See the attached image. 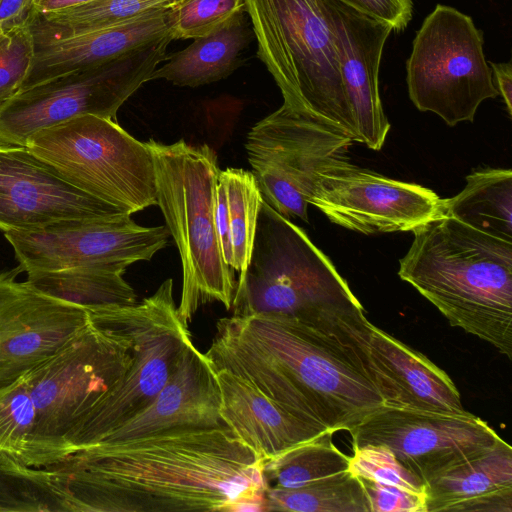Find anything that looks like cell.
<instances>
[{
	"instance_id": "obj_21",
	"label": "cell",
	"mask_w": 512,
	"mask_h": 512,
	"mask_svg": "<svg viewBox=\"0 0 512 512\" xmlns=\"http://www.w3.org/2000/svg\"><path fill=\"white\" fill-rule=\"evenodd\" d=\"M173 8L104 29L34 40L32 62L21 90L107 62L171 35Z\"/></svg>"
},
{
	"instance_id": "obj_20",
	"label": "cell",
	"mask_w": 512,
	"mask_h": 512,
	"mask_svg": "<svg viewBox=\"0 0 512 512\" xmlns=\"http://www.w3.org/2000/svg\"><path fill=\"white\" fill-rule=\"evenodd\" d=\"M367 365L384 406L466 412L456 385L445 371L373 324L367 343Z\"/></svg>"
},
{
	"instance_id": "obj_24",
	"label": "cell",
	"mask_w": 512,
	"mask_h": 512,
	"mask_svg": "<svg viewBox=\"0 0 512 512\" xmlns=\"http://www.w3.org/2000/svg\"><path fill=\"white\" fill-rule=\"evenodd\" d=\"M251 34L244 11L239 12L220 29L194 39L185 49L166 57L150 80L164 79L181 87L222 80L242 65L241 55Z\"/></svg>"
},
{
	"instance_id": "obj_1",
	"label": "cell",
	"mask_w": 512,
	"mask_h": 512,
	"mask_svg": "<svg viewBox=\"0 0 512 512\" xmlns=\"http://www.w3.org/2000/svg\"><path fill=\"white\" fill-rule=\"evenodd\" d=\"M362 305L306 317H225L205 353L302 422L349 431L384 406L367 365L371 324Z\"/></svg>"
},
{
	"instance_id": "obj_33",
	"label": "cell",
	"mask_w": 512,
	"mask_h": 512,
	"mask_svg": "<svg viewBox=\"0 0 512 512\" xmlns=\"http://www.w3.org/2000/svg\"><path fill=\"white\" fill-rule=\"evenodd\" d=\"M352 449L348 470L355 476L413 493L426 494L425 483L410 472L387 447L367 444Z\"/></svg>"
},
{
	"instance_id": "obj_28",
	"label": "cell",
	"mask_w": 512,
	"mask_h": 512,
	"mask_svg": "<svg viewBox=\"0 0 512 512\" xmlns=\"http://www.w3.org/2000/svg\"><path fill=\"white\" fill-rule=\"evenodd\" d=\"M264 511L371 512L362 481L349 470L299 488L268 487Z\"/></svg>"
},
{
	"instance_id": "obj_9",
	"label": "cell",
	"mask_w": 512,
	"mask_h": 512,
	"mask_svg": "<svg viewBox=\"0 0 512 512\" xmlns=\"http://www.w3.org/2000/svg\"><path fill=\"white\" fill-rule=\"evenodd\" d=\"M472 18L437 4L417 31L406 62L409 98L447 125L473 121L479 106L499 96Z\"/></svg>"
},
{
	"instance_id": "obj_23",
	"label": "cell",
	"mask_w": 512,
	"mask_h": 512,
	"mask_svg": "<svg viewBox=\"0 0 512 512\" xmlns=\"http://www.w3.org/2000/svg\"><path fill=\"white\" fill-rule=\"evenodd\" d=\"M426 512H512V448H491L444 470L426 484Z\"/></svg>"
},
{
	"instance_id": "obj_39",
	"label": "cell",
	"mask_w": 512,
	"mask_h": 512,
	"mask_svg": "<svg viewBox=\"0 0 512 512\" xmlns=\"http://www.w3.org/2000/svg\"><path fill=\"white\" fill-rule=\"evenodd\" d=\"M493 77L497 83V90L502 96L509 116L512 115V67L508 63L489 62Z\"/></svg>"
},
{
	"instance_id": "obj_25",
	"label": "cell",
	"mask_w": 512,
	"mask_h": 512,
	"mask_svg": "<svg viewBox=\"0 0 512 512\" xmlns=\"http://www.w3.org/2000/svg\"><path fill=\"white\" fill-rule=\"evenodd\" d=\"M442 216L512 242V171L485 168L466 177L455 196L443 199Z\"/></svg>"
},
{
	"instance_id": "obj_16",
	"label": "cell",
	"mask_w": 512,
	"mask_h": 512,
	"mask_svg": "<svg viewBox=\"0 0 512 512\" xmlns=\"http://www.w3.org/2000/svg\"><path fill=\"white\" fill-rule=\"evenodd\" d=\"M0 272V388L47 360L89 323L86 309Z\"/></svg>"
},
{
	"instance_id": "obj_11",
	"label": "cell",
	"mask_w": 512,
	"mask_h": 512,
	"mask_svg": "<svg viewBox=\"0 0 512 512\" xmlns=\"http://www.w3.org/2000/svg\"><path fill=\"white\" fill-rule=\"evenodd\" d=\"M353 142L282 104L252 127L245 147L263 201L288 219L308 222L309 199L320 176L349 159Z\"/></svg>"
},
{
	"instance_id": "obj_19",
	"label": "cell",
	"mask_w": 512,
	"mask_h": 512,
	"mask_svg": "<svg viewBox=\"0 0 512 512\" xmlns=\"http://www.w3.org/2000/svg\"><path fill=\"white\" fill-rule=\"evenodd\" d=\"M220 403L215 371L206 355L191 342L152 402L96 445L227 427L219 412Z\"/></svg>"
},
{
	"instance_id": "obj_4",
	"label": "cell",
	"mask_w": 512,
	"mask_h": 512,
	"mask_svg": "<svg viewBox=\"0 0 512 512\" xmlns=\"http://www.w3.org/2000/svg\"><path fill=\"white\" fill-rule=\"evenodd\" d=\"M134 305L88 311L83 329L22 376L35 406L41 467L67 458L73 432L130 368Z\"/></svg>"
},
{
	"instance_id": "obj_3",
	"label": "cell",
	"mask_w": 512,
	"mask_h": 512,
	"mask_svg": "<svg viewBox=\"0 0 512 512\" xmlns=\"http://www.w3.org/2000/svg\"><path fill=\"white\" fill-rule=\"evenodd\" d=\"M399 277L459 327L512 358V242L439 216L414 231Z\"/></svg>"
},
{
	"instance_id": "obj_13",
	"label": "cell",
	"mask_w": 512,
	"mask_h": 512,
	"mask_svg": "<svg viewBox=\"0 0 512 512\" xmlns=\"http://www.w3.org/2000/svg\"><path fill=\"white\" fill-rule=\"evenodd\" d=\"M3 233L26 273L94 268L124 274L131 264L150 260L170 236L166 226H140L128 213Z\"/></svg>"
},
{
	"instance_id": "obj_8",
	"label": "cell",
	"mask_w": 512,
	"mask_h": 512,
	"mask_svg": "<svg viewBox=\"0 0 512 512\" xmlns=\"http://www.w3.org/2000/svg\"><path fill=\"white\" fill-rule=\"evenodd\" d=\"M25 146L75 187L131 215L157 205L152 154L115 120L74 117L33 133Z\"/></svg>"
},
{
	"instance_id": "obj_31",
	"label": "cell",
	"mask_w": 512,
	"mask_h": 512,
	"mask_svg": "<svg viewBox=\"0 0 512 512\" xmlns=\"http://www.w3.org/2000/svg\"><path fill=\"white\" fill-rule=\"evenodd\" d=\"M218 184L224 191L233 268L242 272L250 260L263 199L252 171L227 168L220 171Z\"/></svg>"
},
{
	"instance_id": "obj_6",
	"label": "cell",
	"mask_w": 512,
	"mask_h": 512,
	"mask_svg": "<svg viewBox=\"0 0 512 512\" xmlns=\"http://www.w3.org/2000/svg\"><path fill=\"white\" fill-rule=\"evenodd\" d=\"M283 105L359 142L324 0H244Z\"/></svg>"
},
{
	"instance_id": "obj_10",
	"label": "cell",
	"mask_w": 512,
	"mask_h": 512,
	"mask_svg": "<svg viewBox=\"0 0 512 512\" xmlns=\"http://www.w3.org/2000/svg\"><path fill=\"white\" fill-rule=\"evenodd\" d=\"M171 35L117 58L20 90L0 111V141L25 146L33 133L74 117L116 121L119 108L166 58Z\"/></svg>"
},
{
	"instance_id": "obj_5",
	"label": "cell",
	"mask_w": 512,
	"mask_h": 512,
	"mask_svg": "<svg viewBox=\"0 0 512 512\" xmlns=\"http://www.w3.org/2000/svg\"><path fill=\"white\" fill-rule=\"evenodd\" d=\"M154 162L157 206L178 248L182 264V293L177 307L188 326L197 310L217 301L232 307L237 281L223 257L216 228L219 167L208 145L184 140L145 142Z\"/></svg>"
},
{
	"instance_id": "obj_40",
	"label": "cell",
	"mask_w": 512,
	"mask_h": 512,
	"mask_svg": "<svg viewBox=\"0 0 512 512\" xmlns=\"http://www.w3.org/2000/svg\"><path fill=\"white\" fill-rule=\"evenodd\" d=\"M92 0H34L36 12L46 14L83 5Z\"/></svg>"
},
{
	"instance_id": "obj_29",
	"label": "cell",
	"mask_w": 512,
	"mask_h": 512,
	"mask_svg": "<svg viewBox=\"0 0 512 512\" xmlns=\"http://www.w3.org/2000/svg\"><path fill=\"white\" fill-rule=\"evenodd\" d=\"M326 433L264 463L267 488L293 489L339 475L349 469V459Z\"/></svg>"
},
{
	"instance_id": "obj_32",
	"label": "cell",
	"mask_w": 512,
	"mask_h": 512,
	"mask_svg": "<svg viewBox=\"0 0 512 512\" xmlns=\"http://www.w3.org/2000/svg\"><path fill=\"white\" fill-rule=\"evenodd\" d=\"M35 432V406L21 377L0 388V454L41 468Z\"/></svg>"
},
{
	"instance_id": "obj_36",
	"label": "cell",
	"mask_w": 512,
	"mask_h": 512,
	"mask_svg": "<svg viewBox=\"0 0 512 512\" xmlns=\"http://www.w3.org/2000/svg\"><path fill=\"white\" fill-rule=\"evenodd\" d=\"M360 480L365 488L371 512H426V494L413 493L365 479Z\"/></svg>"
},
{
	"instance_id": "obj_7",
	"label": "cell",
	"mask_w": 512,
	"mask_h": 512,
	"mask_svg": "<svg viewBox=\"0 0 512 512\" xmlns=\"http://www.w3.org/2000/svg\"><path fill=\"white\" fill-rule=\"evenodd\" d=\"M360 304L307 234L262 201L250 260L237 281L233 315L302 318Z\"/></svg>"
},
{
	"instance_id": "obj_26",
	"label": "cell",
	"mask_w": 512,
	"mask_h": 512,
	"mask_svg": "<svg viewBox=\"0 0 512 512\" xmlns=\"http://www.w3.org/2000/svg\"><path fill=\"white\" fill-rule=\"evenodd\" d=\"M30 285L40 292L87 311L134 305L137 296L123 273L94 268H73L27 273Z\"/></svg>"
},
{
	"instance_id": "obj_2",
	"label": "cell",
	"mask_w": 512,
	"mask_h": 512,
	"mask_svg": "<svg viewBox=\"0 0 512 512\" xmlns=\"http://www.w3.org/2000/svg\"><path fill=\"white\" fill-rule=\"evenodd\" d=\"M265 460L228 427L98 444L47 466L70 512L264 511Z\"/></svg>"
},
{
	"instance_id": "obj_17",
	"label": "cell",
	"mask_w": 512,
	"mask_h": 512,
	"mask_svg": "<svg viewBox=\"0 0 512 512\" xmlns=\"http://www.w3.org/2000/svg\"><path fill=\"white\" fill-rule=\"evenodd\" d=\"M125 213L69 183L26 146L0 141L1 231H33Z\"/></svg>"
},
{
	"instance_id": "obj_18",
	"label": "cell",
	"mask_w": 512,
	"mask_h": 512,
	"mask_svg": "<svg viewBox=\"0 0 512 512\" xmlns=\"http://www.w3.org/2000/svg\"><path fill=\"white\" fill-rule=\"evenodd\" d=\"M338 44L341 74L360 143L380 150L390 130L379 69L392 27L339 0H324Z\"/></svg>"
},
{
	"instance_id": "obj_22",
	"label": "cell",
	"mask_w": 512,
	"mask_h": 512,
	"mask_svg": "<svg viewBox=\"0 0 512 512\" xmlns=\"http://www.w3.org/2000/svg\"><path fill=\"white\" fill-rule=\"evenodd\" d=\"M220 415L233 434L259 458L274 459L322 432L295 418L250 384L225 369L214 370Z\"/></svg>"
},
{
	"instance_id": "obj_35",
	"label": "cell",
	"mask_w": 512,
	"mask_h": 512,
	"mask_svg": "<svg viewBox=\"0 0 512 512\" xmlns=\"http://www.w3.org/2000/svg\"><path fill=\"white\" fill-rule=\"evenodd\" d=\"M34 54L29 27L0 31V111L22 88Z\"/></svg>"
},
{
	"instance_id": "obj_38",
	"label": "cell",
	"mask_w": 512,
	"mask_h": 512,
	"mask_svg": "<svg viewBox=\"0 0 512 512\" xmlns=\"http://www.w3.org/2000/svg\"><path fill=\"white\" fill-rule=\"evenodd\" d=\"M36 13L34 0H0V31L29 27Z\"/></svg>"
},
{
	"instance_id": "obj_12",
	"label": "cell",
	"mask_w": 512,
	"mask_h": 512,
	"mask_svg": "<svg viewBox=\"0 0 512 512\" xmlns=\"http://www.w3.org/2000/svg\"><path fill=\"white\" fill-rule=\"evenodd\" d=\"M133 340L130 368L73 432L69 455L96 445L138 415L176 370L192 339L188 326L179 317L172 279L165 280L151 296L134 305Z\"/></svg>"
},
{
	"instance_id": "obj_15",
	"label": "cell",
	"mask_w": 512,
	"mask_h": 512,
	"mask_svg": "<svg viewBox=\"0 0 512 512\" xmlns=\"http://www.w3.org/2000/svg\"><path fill=\"white\" fill-rule=\"evenodd\" d=\"M309 204L332 223L371 235L414 231L442 216L443 199L429 188L359 168L348 159L323 172Z\"/></svg>"
},
{
	"instance_id": "obj_27",
	"label": "cell",
	"mask_w": 512,
	"mask_h": 512,
	"mask_svg": "<svg viewBox=\"0 0 512 512\" xmlns=\"http://www.w3.org/2000/svg\"><path fill=\"white\" fill-rule=\"evenodd\" d=\"M185 0H92L46 14L36 13L29 29L34 40L68 37L132 22Z\"/></svg>"
},
{
	"instance_id": "obj_14",
	"label": "cell",
	"mask_w": 512,
	"mask_h": 512,
	"mask_svg": "<svg viewBox=\"0 0 512 512\" xmlns=\"http://www.w3.org/2000/svg\"><path fill=\"white\" fill-rule=\"evenodd\" d=\"M352 447L383 445L425 485L501 437L480 417L382 406L348 431Z\"/></svg>"
},
{
	"instance_id": "obj_30",
	"label": "cell",
	"mask_w": 512,
	"mask_h": 512,
	"mask_svg": "<svg viewBox=\"0 0 512 512\" xmlns=\"http://www.w3.org/2000/svg\"><path fill=\"white\" fill-rule=\"evenodd\" d=\"M70 512L46 467L21 464L0 454V512Z\"/></svg>"
},
{
	"instance_id": "obj_37",
	"label": "cell",
	"mask_w": 512,
	"mask_h": 512,
	"mask_svg": "<svg viewBox=\"0 0 512 512\" xmlns=\"http://www.w3.org/2000/svg\"><path fill=\"white\" fill-rule=\"evenodd\" d=\"M349 6L389 24L393 31H402L412 18V0H339Z\"/></svg>"
},
{
	"instance_id": "obj_34",
	"label": "cell",
	"mask_w": 512,
	"mask_h": 512,
	"mask_svg": "<svg viewBox=\"0 0 512 512\" xmlns=\"http://www.w3.org/2000/svg\"><path fill=\"white\" fill-rule=\"evenodd\" d=\"M242 11L244 0H185L173 8L172 40L209 35Z\"/></svg>"
}]
</instances>
